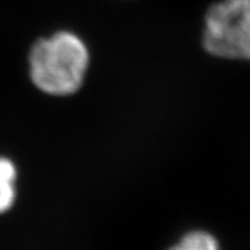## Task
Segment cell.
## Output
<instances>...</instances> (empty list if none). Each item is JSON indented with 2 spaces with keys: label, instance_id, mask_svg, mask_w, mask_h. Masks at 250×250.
<instances>
[{
  "label": "cell",
  "instance_id": "6da1fadb",
  "mask_svg": "<svg viewBox=\"0 0 250 250\" xmlns=\"http://www.w3.org/2000/svg\"><path fill=\"white\" fill-rule=\"evenodd\" d=\"M89 65V50L80 36L59 31L42 38L29 52V77L50 96H70L82 86Z\"/></svg>",
  "mask_w": 250,
  "mask_h": 250
},
{
  "label": "cell",
  "instance_id": "7a4b0ae2",
  "mask_svg": "<svg viewBox=\"0 0 250 250\" xmlns=\"http://www.w3.org/2000/svg\"><path fill=\"white\" fill-rule=\"evenodd\" d=\"M203 46L213 56L250 62V0H223L205 18Z\"/></svg>",
  "mask_w": 250,
  "mask_h": 250
},
{
  "label": "cell",
  "instance_id": "3957f363",
  "mask_svg": "<svg viewBox=\"0 0 250 250\" xmlns=\"http://www.w3.org/2000/svg\"><path fill=\"white\" fill-rule=\"evenodd\" d=\"M18 170L14 161L0 156V215L9 213L17 202Z\"/></svg>",
  "mask_w": 250,
  "mask_h": 250
},
{
  "label": "cell",
  "instance_id": "277c9868",
  "mask_svg": "<svg viewBox=\"0 0 250 250\" xmlns=\"http://www.w3.org/2000/svg\"><path fill=\"white\" fill-rule=\"evenodd\" d=\"M168 250H220V248L213 235L203 231H193L182 236V239Z\"/></svg>",
  "mask_w": 250,
  "mask_h": 250
}]
</instances>
